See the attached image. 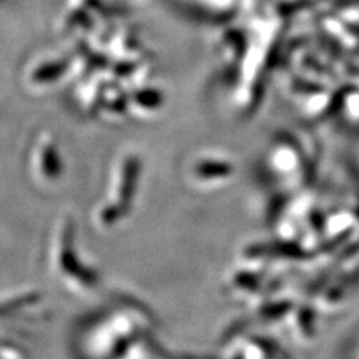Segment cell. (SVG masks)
Instances as JSON below:
<instances>
[{
  "mask_svg": "<svg viewBox=\"0 0 359 359\" xmlns=\"http://www.w3.org/2000/svg\"><path fill=\"white\" fill-rule=\"evenodd\" d=\"M74 240V224L62 222L53 240L51 269L67 290L86 295L97 287V273L83 264Z\"/></svg>",
  "mask_w": 359,
  "mask_h": 359,
  "instance_id": "obj_1",
  "label": "cell"
},
{
  "mask_svg": "<svg viewBox=\"0 0 359 359\" xmlns=\"http://www.w3.org/2000/svg\"><path fill=\"white\" fill-rule=\"evenodd\" d=\"M141 165L138 157L126 156L117 163L109 184V196L97 210V222L100 226H114V224L130 210L135 195H137Z\"/></svg>",
  "mask_w": 359,
  "mask_h": 359,
  "instance_id": "obj_2",
  "label": "cell"
},
{
  "mask_svg": "<svg viewBox=\"0 0 359 359\" xmlns=\"http://www.w3.org/2000/svg\"><path fill=\"white\" fill-rule=\"evenodd\" d=\"M233 174V166L219 157H199L190 166V178L199 187H215L226 183Z\"/></svg>",
  "mask_w": 359,
  "mask_h": 359,
  "instance_id": "obj_3",
  "label": "cell"
},
{
  "mask_svg": "<svg viewBox=\"0 0 359 359\" xmlns=\"http://www.w3.org/2000/svg\"><path fill=\"white\" fill-rule=\"evenodd\" d=\"M30 165L33 177L42 184L57 183L63 172L60 156L50 141L39 142L38 149L33 150Z\"/></svg>",
  "mask_w": 359,
  "mask_h": 359,
  "instance_id": "obj_4",
  "label": "cell"
}]
</instances>
